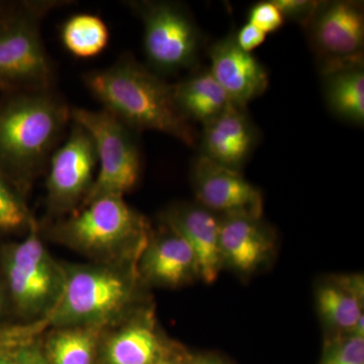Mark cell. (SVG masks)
<instances>
[{"label":"cell","mask_w":364,"mask_h":364,"mask_svg":"<svg viewBox=\"0 0 364 364\" xmlns=\"http://www.w3.org/2000/svg\"><path fill=\"white\" fill-rule=\"evenodd\" d=\"M177 107L186 119L203 124L221 114L232 104L210 70L196 74L173 85Z\"/></svg>","instance_id":"e0dca14e"},{"label":"cell","mask_w":364,"mask_h":364,"mask_svg":"<svg viewBox=\"0 0 364 364\" xmlns=\"http://www.w3.org/2000/svg\"><path fill=\"white\" fill-rule=\"evenodd\" d=\"M20 364H45L38 355L35 354H26V356L21 359Z\"/></svg>","instance_id":"83f0119b"},{"label":"cell","mask_w":364,"mask_h":364,"mask_svg":"<svg viewBox=\"0 0 364 364\" xmlns=\"http://www.w3.org/2000/svg\"><path fill=\"white\" fill-rule=\"evenodd\" d=\"M237 45L243 51L251 53L256 48L260 47L267 40V33L261 32L255 26L246 23L239 30L238 33L235 36Z\"/></svg>","instance_id":"4316f807"},{"label":"cell","mask_w":364,"mask_h":364,"mask_svg":"<svg viewBox=\"0 0 364 364\" xmlns=\"http://www.w3.org/2000/svg\"><path fill=\"white\" fill-rule=\"evenodd\" d=\"M70 119L50 90L28 91L0 112V158L26 181L35 178Z\"/></svg>","instance_id":"7a4b0ae2"},{"label":"cell","mask_w":364,"mask_h":364,"mask_svg":"<svg viewBox=\"0 0 364 364\" xmlns=\"http://www.w3.org/2000/svg\"><path fill=\"white\" fill-rule=\"evenodd\" d=\"M284 23V16L272 1L256 4L249 11L248 23L267 35L279 30Z\"/></svg>","instance_id":"d4e9b609"},{"label":"cell","mask_w":364,"mask_h":364,"mask_svg":"<svg viewBox=\"0 0 364 364\" xmlns=\"http://www.w3.org/2000/svg\"><path fill=\"white\" fill-rule=\"evenodd\" d=\"M95 327H63L52 335L48 351L53 364H91L97 341Z\"/></svg>","instance_id":"7402d4cb"},{"label":"cell","mask_w":364,"mask_h":364,"mask_svg":"<svg viewBox=\"0 0 364 364\" xmlns=\"http://www.w3.org/2000/svg\"><path fill=\"white\" fill-rule=\"evenodd\" d=\"M32 222L25 205L0 177V230L11 231Z\"/></svg>","instance_id":"603a6c76"},{"label":"cell","mask_w":364,"mask_h":364,"mask_svg":"<svg viewBox=\"0 0 364 364\" xmlns=\"http://www.w3.org/2000/svg\"><path fill=\"white\" fill-rule=\"evenodd\" d=\"M191 181L198 205L214 214L261 218L262 195L240 172L200 155L193 162Z\"/></svg>","instance_id":"8fae6325"},{"label":"cell","mask_w":364,"mask_h":364,"mask_svg":"<svg viewBox=\"0 0 364 364\" xmlns=\"http://www.w3.org/2000/svg\"><path fill=\"white\" fill-rule=\"evenodd\" d=\"M129 6L143 21L148 68L156 74H172L195 63L200 33L183 6L169 1H131Z\"/></svg>","instance_id":"5b68a950"},{"label":"cell","mask_w":364,"mask_h":364,"mask_svg":"<svg viewBox=\"0 0 364 364\" xmlns=\"http://www.w3.org/2000/svg\"><path fill=\"white\" fill-rule=\"evenodd\" d=\"M97 163L92 138L85 128L72 124L68 138L50 157L46 183L50 208L66 212L85 200L95 179Z\"/></svg>","instance_id":"30bf717a"},{"label":"cell","mask_w":364,"mask_h":364,"mask_svg":"<svg viewBox=\"0 0 364 364\" xmlns=\"http://www.w3.org/2000/svg\"><path fill=\"white\" fill-rule=\"evenodd\" d=\"M48 4H33L23 16L0 28V79L49 90L54 67L40 32V16Z\"/></svg>","instance_id":"ba28073f"},{"label":"cell","mask_w":364,"mask_h":364,"mask_svg":"<svg viewBox=\"0 0 364 364\" xmlns=\"http://www.w3.org/2000/svg\"><path fill=\"white\" fill-rule=\"evenodd\" d=\"M196 364H223L222 363H220L219 360H217V359L215 358H203L200 359V361H198Z\"/></svg>","instance_id":"f1b7e54d"},{"label":"cell","mask_w":364,"mask_h":364,"mask_svg":"<svg viewBox=\"0 0 364 364\" xmlns=\"http://www.w3.org/2000/svg\"><path fill=\"white\" fill-rule=\"evenodd\" d=\"M2 299H4V298H2L1 289H0V309H1L2 306Z\"/></svg>","instance_id":"1f68e13d"},{"label":"cell","mask_w":364,"mask_h":364,"mask_svg":"<svg viewBox=\"0 0 364 364\" xmlns=\"http://www.w3.org/2000/svg\"><path fill=\"white\" fill-rule=\"evenodd\" d=\"M323 364H364V337L341 339L330 349Z\"/></svg>","instance_id":"cb8c5ba5"},{"label":"cell","mask_w":364,"mask_h":364,"mask_svg":"<svg viewBox=\"0 0 364 364\" xmlns=\"http://www.w3.org/2000/svg\"><path fill=\"white\" fill-rule=\"evenodd\" d=\"M257 138V131L245 107L231 104L221 114L203 124L200 155L239 171L255 149Z\"/></svg>","instance_id":"5bb4252c"},{"label":"cell","mask_w":364,"mask_h":364,"mask_svg":"<svg viewBox=\"0 0 364 364\" xmlns=\"http://www.w3.org/2000/svg\"><path fill=\"white\" fill-rule=\"evenodd\" d=\"M155 364H176V363H172V361H169V360H160V361H157V363Z\"/></svg>","instance_id":"4dcf8cb0"},{"label":"cell","mask_w":364,"mask_h":364,"mask_svg":"<svg viewBox=\"0 0 364 364\" xmlns=\"http://www.w3.org/2000/svg\"><path fill=\"white\" fill-rule=\"evenodd\" d=\"M142 270L155 284L178 287L198 277L195 255L183 238L167 227V233L155 239L144 254Z\"/></svg>","instance_id":"2e32d148"},{"label":"cell","mask_w":364,"mask_h":364,"mask_svg":"<svg viewBox=\"0 0 364 364\" xmlns=\"http://www.w3.org/2000/svg\"><path fill=\"white\" fill-rule=\"evenodd\" d=\"M360 282L356 284H329L321 287L317 305L321 316L342 331L352 333L363 317L360 301Z\"/></svg>","instance_id":"ffe728a7"},{"label":"cell","mask_w":364,"mask_h":364,"mask_svg":"<svg viewBox=\"0 0 364 364\" xmlns=\"http://www.w3.org/2000/svg\"><path fill=\"white\" fill-rule=\"evenodd\" d=\"M210 72L232 104L246 107L267 90V70L251 53L239 48L235 35L215 42L210 49Z\"/></svg>","instance_id":"4fadbf2b"},{"label":"cell","mask_w":364,"mask_h":364,"mask_svg":"<svg viewBox=\"0 0 364 364\" xmlns=\"http://www.w3.org/2000/svg\"><path fill=\"white\" fill-rule=\"evenodd\" d=\"M164 220L169 229L188 242L198 277L207 284L214 282L224 264L219 218L202 205L181 203L169 208Z\"/></svg>","instance_id":"7c38bea8"},{"label":"cell","mask_w":364,"mask_h":364,"mask_svg":"<svg viewBox=\"0 0 364 364\" xmlns=\"http://www.w3.org/2000/svg\"><path fill=\"white\" fill-rule=\"evenodd\" d=\"M220 239L224 263L244 273L257 269L273 249L272 234L260 218L224 215L220 219Z\"/></svg>","instance_id":"9a60e30c"},{"label":"cell","mask_w":364,"mask_h":364,"mask_svg":"<svg viewBox=\"0 0 364 364\" xmlns=\"http://www.w3.org/2000/svg\"><path fill=\"white\" fill-rule=\"evenodd\" d=\"M64 274L56 304L49 312L52 324L95 327L114 317L130 303L133 284L128 277L109 267H75Z\"/></svg>","instance_id":"3957f363"},{"label":"cell","mask_w":364,"mask_h":364,"mask_svg":"<svg viewBox=\"0 0 364 364\" xmlns=\"http://www.w3.org/2000/svg\"><path fill=\"white\" fill-rule=\"evenodd\" d=\"M161 343L154 328L145 322L127 326L112 337L107 346L109 364H155Z\"/></svg>","instance_id":"d6986e66"},{"label":"cell","mask_w":364,"mask_h":364,"mask_svg":"<svg viewBox=\"0 0 364 364\" xmlns=\"http://www.w3.org/2000/svg\"><path fill=\"white\" fill-rule=\"evenodd\" d=\"M0 364H14V363H11V360H7V359L1 358V359H0Z\"/></svg>","instance_id":"f546056e"},{"label":"cell","mask_w":364,"mask_h":364,"mask_svg":"<svg viewBox=\"0 0 364 364\" xmlns=\"http://www.w3.org/2000/svg\"><path fill=\"white\" fill-rule=\"evenodd\" d=\"M4 268L16 305L28 316L49 313L56 304L65 272L53 260L33 222L28 237L6 254Z\"/></svg>","instance_id":"52a82bcc"},{"label":"cell","mask_w":364,"mask_h":364,"mask_svg":"<svg viewBox=\"0 0 364 364\" xmlns=\"http://www.w3.org/2000/svg\"><path fill=\"white\" fill-rule=\"evenodd\" d=\"M272 2L279 9L284 20L289 18L299 21L305 26L308 25L320 4L318 1L311 0H273Z\"/></svg>","instance_id":"484cf974"},{"label":"cell","mask_w":364,"mask_h":364,"mask_svg":"<svg viewBox=\"0 0 364 364\" xmlns=\"http://www.w3.org/2000/svg\"><path fill=\"white\" fill-rule=\"evenodd\" d=\"M83 82L104 111L131 130L156 131L193 146L198 135L177 107L173 85L139 63L123 56L107 68L86 72Z\"/></svg>","instance_id":"6da1fadb"},{"label":"cell","mask_w":364,"mask_h":364,"mask_svg":"<svg viewBox=\"0 0 364 364\" xmlns=\"http://www.w3.org/2000/svg\"><path fill=\"white\" fill-rule=\"evenodd\" d=\"M72 123L85 128L92 138L100 164L85 205L105 196H124L140 178L142 158L131 129L104 111L70 109Z\"/></svg>","instance_id":"277c9868"},{"label":"cell","mask_w":364,"mask_h":364,"mask_svg":"<svg viewBox=\"0 0 364 364\" xmlns=\"http://www.w3.org/2000/svg\"><path fill=\"white\" fill-rule=\"evenodd\" d=\"M85 207L56 228L62 240L85 252L112 253L145 233L142 218L124 202V196H102Z\"/></svg>","instance_id":"8992f818"},{"label":"cell","mask_w":364,"mask_h":364,"mask_svg":"<svg viewBox=\"0 0 364 364\" xmlns=\"http://www.w3.org/2000/svg\"><path fill=\"white\" fill-rule=\"evenodd\" d=\"M323 88L330 111L347 123H364L363 63L323 73Z\"/></svg>","instance_id":"ac0fdd59"},{"label":"cell","mask_w":364,"mask_h":364,"mask_svg":"<svg viewBox=\"0 0 364 364\" xmlns=\"http://www.w3.org/2000/svg\"><path fill=\"white\" fill-rule=\"evenodd\" d=\"M306 28L323 73L363 63L364 11L360 2H320Z\"/></svg>","instance_id":"9c48e42d"},{"label":"cell","mask_w":364,"mask_h":364,"mask_svg":"<svg viewBox=\"0 0 364 364\" xmlns=\"http://www.w3.org/2000/svg\"><path fill=\"white\" fill-rule=\"evenodd\" d=\"M61 42L66 51L76 58L90 59L102 54L109 42V26L92 14H77L64 23Z\"/></svg>","instance_id":"44dd1931"}]
</instances>
